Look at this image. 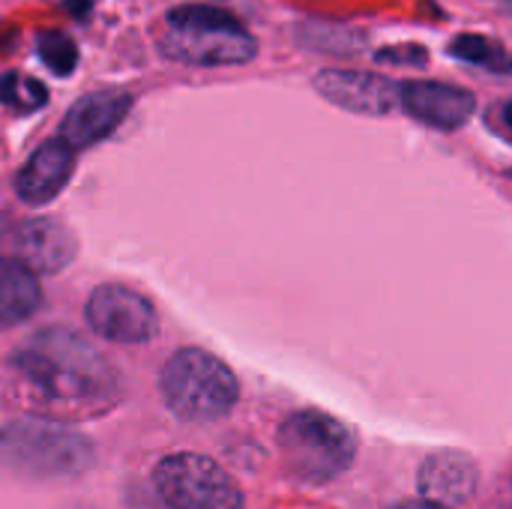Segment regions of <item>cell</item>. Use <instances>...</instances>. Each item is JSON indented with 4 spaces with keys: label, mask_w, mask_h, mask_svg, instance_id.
I'll list each match as a JSON object with an SVG mask.
<instances>
[{
    "label": "cell",
    "mask_w": 512,
    "mask_h": 509,
    "mask_svg": "<svg viewBox=\"0 0 512 509\" xmlns=\"http://www.w3.org/2000/svg\"><path fill=\"white\" fill-rule=\"evenodd\" d=\"M420 492L438 504H459L477 489V465L462 453H435L420 465Z\"/></svg>",
    "instance_id": "obj_13"
},
{
    "label": "cell",
    "mask_w": 512,
    "mask_h": 509,
    "mask_svg": "<svg viewBox=\"0 0 512 509\" xmlns=\"http://www.w3.org/2000/svg\"><path fill=\"white\" fill-rule=\"evenodd\" d=\"M93 465V444L54 420L18 417L0 429V468L27 480L81 477Z\"/></svg>",
    "instance_id": "obj_2"
},
{
    "label": "cell",
    "mask_w": 512,
    "mask_h": 509,
    "mask_svg": "<svg viewBox=\"0 0 512 509\" xmlns=\"http://www.w3.org/2000/svg\"><path fill=\"white\" fill-rule=\"evenodd\" d=\"M153 489L171 509H243L240 486L213 459L171 453L153 468Z\"/></svg>",
    "instance_id": "obj_5"
},
{
    "label": "cell",
    "mask_w": 512,
    "mask_h": 509,
    "mask_svg": "<svg viewBox=\"0 0 512 509\" xmlns=\"http://www.w3.org/2000/svg\"><path fill=\"white\" fill-rule=\"evenodd\" d=\"M93 9V0H66V12L75 18V21H84Z\"/></svg>",
    "instance_id": "obj_20"
},
{
    "label": "cell",
    "mask_w": 512,
    "mask_h": 509,
    "mask_svg": "<svg viewBox=\"0 0 512 509\" xmlns=\"http://www.w3.org/2000/svg\"><path fill=\"white\" fill-rule=\"evenodd\" d=\"M393 509H450L447 504H438V501H429V498H420V501H402Z\"/></svg>",
    "instance_id": "obj_21"
},
{
    "label": "cell",
    "mask_w": 512,
    "mask_h": 509,
    "mask_svg": "<svg viewBox=\"0 0 512 509\" xmlns=\"http://www.w3.org/2000/svg\"><path fill=\"white\" fill-rule=\"evenodd\" d=\"M36 54L57 78H69L78 66V45L63 30H42L36 36Z\"/></svg>",
    "instance_id": "obj_16"
},
{
    "label": "cell",
    "mask_w": 512,
    "mask_h": 509,
    "mask_svg": "<svg viewBox=\"0 0 512 509\" xmlns=\"http://www.w3.org/2000/svg\"><path fill=\"white\" fill-rule=\"evenodd\" d=\"M21 261L33 273H60L78 255L75 234L57 219H30L18 231Z\"/></svg>",
    "instance_id": "obj_12"
},
{
    "label": "cell",
    "mask_w": 512,
    "mask_h": 509,
    "mask_svg": "<svg viewBox=\"0 0 512 509\" xmlns=\"http://www.w3.org/2000/svg\"><path fill=\"white\" fill-rule=\"evenodd\" d=\"M39 306V276L21 258H0V327L27 321Z\"/></svg>",
    "instance_id": "obj_14"
},
{
    "label": "cell",
    "mask_w": 512,
    "mask_h": 509,
    "mask_svg": "<svg viewBox=\"0 0 512 509\" xmlns=\"http://www.w3.org/2000/svg\"><path fill=\"white\" fill-rule=\"evenodd\" d=\"M279 450L297 480L330 483L351 468L357 438L348 426L321 411H297L279 429Z\"/></svg>",
    "instance_id": "obj_4"
},
{
    "label": "cell",
    "mask_w": 512,
    "mask_h": 509,
    "mask_svg": "<svg viewBox=\"0 0 512 509\" xmlns=\"http://www.w3.org/2000/svg\"><path fill=\"white\" fill-rule=\"evenodd\" d=\"M129 108H132V96L126 90L105 87V90H96V93H84L63 114L57 135L63 141H69L75 150L99 144L126 120Z\"/></svg>",
    "instance_id": "obj_8"
},
{
    "label": "cell",
    "mask_w": 512,
    "mask_h": 509,
    "mask_svg": "<svg viewBox=\"0 0 512 509\" xmlns=\"http://www.w3.org/2000/svg\"><path fill=\"white\" fill-rule=\"evenodd\" d=\"M90 330L108 342L141 345L159 333V315L153 303L126 285H99L84 306Z\"/></svg>",
    "instance_id": "obj_6"
},
{
    "label": "cell",
    "mask_w": 512,
    "mask_h": 509,
    "mask_svg": "<svg viewBox=\"0 0 512 509\" xmlns=\"http://www.w3.org/2000/svg\"><path fill=\"white\" fill-rule=\"evenodd\" d=\"M72 171H75V147L60 135L48 138L30 153V159L15 174V192L24 204L42 207L63 192Z\"/></svg>",
    "instance_id": "obj_10"
},
{
    "label": "cell",
    "mask_w": 512,
    "mask_h": 509,
    "mask_svg": "<svg viewBox=\"0 0 512 509\" xmlns=\"http://www.w3.org/2000/svg\"><path fill=\"white\" fill-rule=\"evenodd\" d=\"M162 54L189 66H240L255 57V39L246 30L171 27L159 42Z\"/></svg>",
    "instance_id": "obj_7"
},
{
    "label": "cell",
    "mask_w": 512,
    "mask_h": 509,
    "mask_svg": "<svg viewBox=\"0 0 512 509\" xmlns=\"http://www.w3.org/2000/svg\"><path fill=\"white\" fill-rule=\"evenodd\" d=\"M48 102V90L36 78H21L18 72H6L0 78V105H9L21 114L36 111Z\"/></svg>",
    "instance_id": "obj_18"
},
{
    "label": "cell",
    "mask_w": 512,
    "mask_h": 509,
    "mask_svg": "<svg viewBox=\"0 0 512 509\" xmlns=\"http://www.w3.org/2000/svg\"><path fill=\"white\" fill-rule=\"evenodd\" d=\"M375 57L384 63H396V66H423L429 54L426 48H417V45H399V48H384Z\"/></svg>",
    "instance_id": "obj_19"
},
{
    "label": "cell",
    "mask_w": 512,
    "mask_h": 509,
    "mask_svg": "<svg viewBox=\"0 0 512 509\" xmlns=\"http://www.w3.org/2000/svg\"><path fill=\"white\" fill-rule=\"evenodd\" d=\"M504 117H507V126L512 129V102H507V108H504Z\"/></svg>",
    "instance_id": "obj_22"
},
{
    "label": "cell",
    "mask_w": 512,
    "mask_h": 509,
    "mask_svg": "<svg viewBox=\"0 0 512 509\" xmlns=\"http://www.w3.org/2000/svg\"><path fill=\"white\" fill-rule=\"evenodd\" d=\"M318 93L354 114H387L396 102V84L378 72L363 69H324L315 75Z\"/></svg>",
    "instance_id": "obj_9"
},
{
    "label": "cell",
    "mask_w": 512,
    "mask_h": 509,
    "mask_svg": "<svg viewBox=\"0 0 512 509\" xmlns=\"http://www.w3.org/2000/svg\"><path fill=\"white\" fill-rule=\"evenodd\" d=\"M162 399L186 423L222 420L240 396L234 372L201 348L177 351L162 369Z\"/></svg>",
    "instance_id": "obj_3"
},
{
    "label": "cell",
    "mask_w": 512,
    "mask_h": 509,
    "mask_svg": "<svg viewBox=\"0 0 512 509\" xmlns=\"http://www.w3.org/2000/svg\"><path fill=\"white\" fill-rule=\"evenodd\" d=\"M12 369L48 405H108L114 375L105 360L69 330H42L12 354Z\"/></svg>",
    "instance_id": "obj_1"
},
{
    "label": "cell",
    "mask_w": 512,
    "mask_h": 509,
    "mask_svg": "<svg viewBox=\"0 0 512 509\" xmlns=\"http://www.w3.org/2000/svg\"><path fill=\"white\" fill-rule=\"evenodd\" d=\"M399 99L411 117L435 129H459L471 120L477 108L474 93L438 81H405Z\"/></svg>",
    "instance_id": "obj_11"
},
{
    "label": "cell",
    "mask_w": 512,
    "mask_h": 509,
    "mask_svg": "<svg viewBox=\"0 0 512 509\" xmlns=\"http://www.w3.org/2000/svg\"><path fill=\"white\" fill-rule=\"evenodd\" d=\"M168 27H207V30H246L231 12L210 3H183L168 12Z\"/></svg>",
    "instance_id": "obj_17"
},
{
    "label": "cell",
    "mask_w": 512,
    "mask_h": 509,
    "mask_svg": "<svg viewBox=\"0 0 512 509\" xmlns=\"http://www.w3.org/2000/svg\"><path fill=\"white\" fill-rule=\"evenodd\" d=\"M450 54L459 57V60L486 66V69H492V72H501V75H510L512 72V57L504 51V45H498L495 39L477 36V33L456 36V39L450 42Z\"/></svg>",
    "instance_id": "obj_15"
},
{
    "label": "cell",
    "mask_w": 512,
    "mask_h": 509,
    "mask_svg": "<svg viewBox=\"0 0 512 509\" xmlns=\"http://www.w3.org/2000/svg\"><path fill=\"white\" fill-rule=\"evenodd\" d=\"M507 6H510V12H512V0H510V3H507Z\"/></svg>",
    "instance_id": "obj_23"
}]
</instances>
